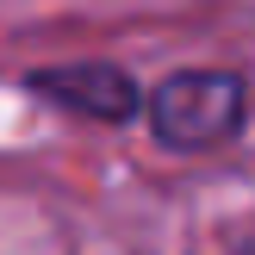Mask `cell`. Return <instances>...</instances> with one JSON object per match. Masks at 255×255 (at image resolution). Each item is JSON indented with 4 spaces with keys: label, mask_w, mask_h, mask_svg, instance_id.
<instances>
[{
    "label": "cell",
    "mask_w": 255,
    "mask_h": 255,
    "mask_svg": "<svg viewBox=\"0 0 255 255\" xmlns=\"http://www.w3.org/2000/svg\"><path fill=\"white\" fill-rule=\"evenodd\" d=\"M231 255H255V237H243V243H237V249H231Z\"/></svg>",
    "instance_id": "3"
},
{
    "label": "cell",
    "mask_w": 255,
    "mask_h": 255,
    "mask_svg": "<svg viewBox=\"0 0 255 255\" xmlns=\"http://www.w3.org/2000/svg\"><path fill=\"white\" fill-rule=\"evenodd\" d=\"M19 87L31 100H44V106L75 112V119H94V125L143 119V87H137V75L119 69V62H44V69H25Z\"/></svg>",
    "instance_id": "2"
},
{
    "label": "cell",
    "mask_w": 255,
    "mask_h": 255,
    "mask_svg": "<svg viewBox=\"0 0 255 255\" xmlns=\"http://www.w3.org/2000/svg\"><path fill=\"white\" fill-rule=\"evenodd\" d=\"M249 119V81L237 69H174L143 94V125L174 156L224 149Z\"/></svg>",
    "instance_id": "1"
}]
</instances>
